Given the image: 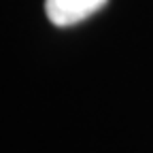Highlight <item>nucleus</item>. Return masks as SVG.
<instances>
[{
	"mask_svg": "<svg viewBox=\"0 0 153 153\" xmlns=\"http://www.w3.org/2000/svg\"><path fill=\"white\" fill-rule=\"evenodd\" d=\"M106 0H45V11L53 26L68 28L100 11Z\"/></svg>",
	"mask_w": 153,
	"mask_h": 153,
	"instance_id": "nucleus-1",
	"label": "nucleus"
}]
</instances>
